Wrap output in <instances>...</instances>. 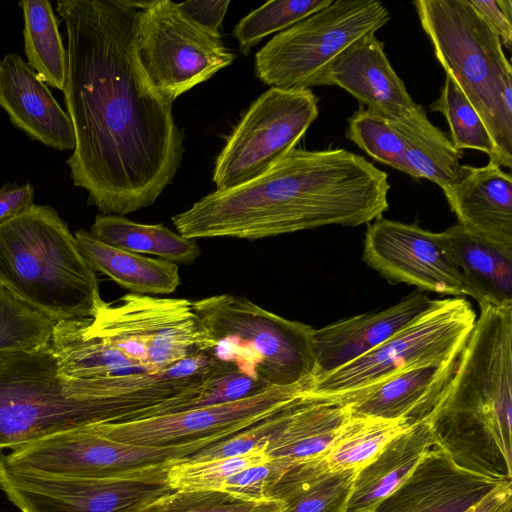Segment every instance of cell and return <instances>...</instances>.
Wrapping results in <instances>:
<instances>
[{"label":"cell","mask_w":512,"mask_h":512,"mask_svg":"<svg viewBox=\"0 0 512 512\" xmlns=\"http://www.w3.org/2000/svg\"><path fill=\"white\" fill-rule=\"evenodd\" d=\"M389 122L402 137L415 179H428L443 189L462 176L463 152L455 148L448 133L430 122L425 110L409 121Z\"/></svg>","instance_id":"obj_29"},{"label":"cell","mask_w":512,"mask_h":512,"mask_svg":"<svg viewBox=\"0 0 512 512\" xmlns=\"http://www.w3.org/2000/svg\"><path fill=\"white\" fill-rule=\"evenodd\" d=\"M413 5L435 56L485 124L496 165L512 168V67L495 31L468 0Z\"/></svg>","instance_id":"obj_5"},{"label":"cell","mask_w":512,"mask_h":512,"mask_svg":"<svg viewBox=\"0 0 512 512\" xmlns=\"http://www.w3.org/2000/svg\"><path fill=\"white\" fill-rule=\"evenodd\" d=\"M333 0H274L244 16L234 27L240 52L251 49L272 33L282 32L307 16L329 6Z\"/></svg>","instance_id":"obj_35"},{"label":"cell","mask_w":512,"mask_h":512,"mask_svg":"<svg viewBox=\"0 0 512 512\" xmlns=\"http://www.w3.org/2000/svg\"><path fill=\"white\" fill-rule=\"evenodd\" d=\"M357 472H322L307 462L291 465L267 498L285 504L283 512H347Z\"/></svg>","instance_id":"obj_27"},{"label":"cell","mask_w":512,"mask_h":512,"mask_svg":"<svg viewBox=\"0 0 512 512\" xmlns=\"http://www.w3.org/2000/svg\"><path fill=\"white\" fill-rule=\"evenodd\" d=\"M285 504L280 500L265 499L251 512H283Z\"/></svg>","instance_id":"obj_44"},{"label":"cell","mask_w":512,"mask_h":512,"mask_svg":"<svg viewBox=\"0 0 512 512\" xmlns=\"http://www.w3.org/2000/svg\"><path fill=\"white\" fill-rule=\"evenodd\" d=\"M318 113V98L311 89L271 87L261 94L216 158V190L240 186L267 171L295 148Z\"/></svg>","instance_id":"obj_13"},{"label":"cell","mask_w":512,"mask_h":512,"mask_svg":"<svg viewBox=\"0 0 512 512\" xmlns=\"http://www.w3.org/2000/svg\"><path fill=\"white\" fill-rule=\"evenodd\" d=\"M476 319L466 299H439L431 310L375 349L314 378L307 392L344 394L371 386L414 365L446 361L461 354Z\"/></svg>","instance_id":"obj_10"},{"label":"cell","mask_w":512,"mask_h":512,"mask_svg":"<svg viewBox=\"0 0 512 512\" xmlns=\"http://www.w3.org/2000/svg\"><path fill=\"white\" fill-rule=\"evenodd\" d=\"M0 283L56 321L93 318L106 303L74 234L50 205L0 226Z\"/></svg>","instance_id":"obj_4"},{"label":"cell","mask_w":512,"mask_h":512,"mask_svg":"<svg viewBox=\"0 0 512 512\" xmlns=\"http://www.w3.org/2000/svg\"><path fill=\"white\" fill-rule=\"evenodd\" d=\"M230 435L182 443L147 446L110 438L89 424L46 436L3 455L13 467L72 477H104L144 465L191 456Z\"/></svg>","instance_id":"obj_14"},{"label":"cell","mask_w":512,"mask_h":512,"mask_svg":"<svg viewBox=\"0 0 512 512\" xmlns=\"http://www.w3.org/2000/svg\"><path fill=\"white\" fill-rule=\"evenodd\" d=\"M309 385L268 387L238 400L124 423H96L110 438L137 445L162 446L214 435H234L274 414Z\"/></svg>","instance_id":"obj_15"},{"label":"cell","mask_w":512,"mask_h":512,"mask_svg":"<svg viewBox=\"0 0 512 512\" xmlns=\"http://www.w3.org/2000/svg\"><path fill=\"white\" fill-rule=\"evenodd\" d=\"M429 108L445 117L455 148L478 150L488 155L490 163L496 164L495 146L485 124L449 74H446L440 97Z\"/></svg>","instance_id":"obj_34"},{"label":"cell","mask_w":512,"mask_h":512,"mask_svg":"<svg viewBox=\"0 0 512 512\" xmlns=\"http://www.w3.org/2000/svg\"><path fill=\"white\" fill-rule=\"evenodd\" d=\"M270 459L266 448L253 450L240 456L203 461L182 458L172 461L169 465L167 482L174 491L222 492L224 483L230 477Z\"/></svg>","instance_id":"obj_33"},{"label":"cell","mask_w":512,"mask_h":512,"mask_svg":"<svg viewBox=\"0 0 512 512\" xmlns=\"http://www.w3.org/2000/svg\"><path fill=\"white\" fill-rule=\"evenodd\" d=\"M290 466L286 461L271 458L230 477L222 492L248 501L268 499L270 490Z\"/></svg>","instance_id":"obj_39"},{"label":"cell","mask_w":512,"mask_h":512,"mask_svg":"<svg viewBox=\"0 0 512 512\" xmlns=\"http://www.w3.org/2000/svg\"><path fill=\"white\" fill-rule=\"evenodd\" d=\"M433 445L427 422L415 424L392 439L357 472L347 512H374L410 476Z\"/></svg>","instance_id":"obj_25"},{"label":"cell","mask_w":512,"mask_h":512,"mask_svg":"<svg viewBox=\"0 0 512 512\" xmlns=\"http://www.w3.org/2000/svg\"><path fill=\"white\" fill-rule=\"evenodd\" d=\"M141 63L169 102L229 66L235 54L170 0L147 1L135 18Z\"/></svg>","instance_id":"obj_12"},{"label":"cell","mask_w":512,"mask_h":512,"mask_svg":"<svg viewBox=\"0 0 512 512\" xmlns=\"http://www.w3.org/2000/svg\"><path fill=\"white\" fill-rule=\"evenodd\" d=\"M0 107L11 124L31 140L59 151L74 150L75 135L68 113L18 53L0 59Z\"/></svg>","instance_id":"obj_21"},{"label":"cell","mask_w":512,"mask_h":512,"mask_svg":"<svg viewBox=\"0 0 512 512\" xmlns=\"http://www.w3.org/2000/svg\"><path fill=\"white\" fill-rule=\"evenodd\" d=\"M171 461L104 477H72L19 469L0 455V490L21 512H128L167 494Z\"/></svg>","instance_id":"obj_11"},{"label":"cell","mask_w":512,"mask_h":512,"mask_svg":"<svg viewBox=\"0 0 512 512\" xmlns=\"http://www.w3.org/2000/svg\"><path fill=\"white\" fill-rule=\"evenodd\" d=\"M192 306L219 362L266 386H310L316 368L314 328L231 294L205 297Z\"/></svg>","instance_id":"obj_6"},{"label":"cell","mask_w":512,"mask_h":512,"mask_svg":"<svg viewBox=\"0 0 512 512\" xmlns=\"http://www.w3.org/2000/svg\"><path fill=\"white\" fill-rule=\"evenodd\" d=\"M456 373L429 421L435 447L512 480V303H480Z\"/></svg>","instance_id":"obj_3"},{"label":"cell","mask_w":512,"mask_h":512,"mask_svg":"<svg viewBox=\"0 0 512 512\" xmlns=\"http://www.w3.org/2000/svg\"><path fill=\"white\" fill-rule=\"evenodd\" d=\"M509 482L463 466L433 446L374 512H467Z\"/></svg>","instance_id":"obj_17"},{"label":"cell","mask_w":512,"mask_h":512,"mask_svg":"<svg viewBox=\"0 0 512 512\" xmlns=\"http://www.w3.org/2000/svg\"><path fill=\"white\" fill-rule=\"evenodd\" d=\"M90 268L107 275L121 287L139 295L173 293L181 283L177 264L121 250L95 239L85 229L74 234Z\"/></svg>","instance_id":"obj_26"},{"label":"cell","mask_w":512,"mask_h":512,"mask_svg":"<svg viewBox=\"0 0 512 512\" xmlns=\"http://www.w3.org/2000/svg\"><path fill=\"white\" fill-rule=\"evenodd\" d=\"M439 299L421 290L398 303L314 329L315 377L334 371L375 349L431 310Z\"/></svg>","instance_id":"obj_20"},{"label":"cell","mask_w":512,"mask_h":512,"mask_svg":"<svg viewBox=\"0 0 512 512\" xmlns=\"http://www.w3.org/2000/svg\"><path fill=\"white\" fill-rule=\"evenodd\" d=\"M260 502L244 500L224 492L171 491L128 512H251Z\"/></svg>","instance_id":"obj_37"},{"label":"cell","mask_w":512,"mask_h":512,"mask_svg":"<svg viewBox=\"0 0 512 512\" xmlns=\"http://www.w3.org/2000/svg\"><path fill=\"white\" fill-rule=\"evenodd\" d=\"M328 85L346 90L360 106L389 120L409 121L424 110L412 100L375 33L360 38L338 56L326 75Z\"/></svg>","instance_id":"obj_19"},{"label":"cell","mask_w":512,"mask_h":512,"mask_svg":"<svg viewBox=\"0 0 512 512\" xmlns=\"http://www.w3.org/2000/svg\"><path fill=\"white\" fill-rule=\"evenodd\" d=\"M475 11L487 22L499 37L502 46L511 49L512 1L468 0Z\"/></svg>","instance_id":"obj_40"},{"label":"cell","mask_w":512,"mask_h":512,"mask_svg":"<svg viewBox=\"0 0 512 512\" xmlns=\"http://www.w3.org/2000/svg\"><path fill=\"white\" fill-rule=\"evenodd\" d=\"M110 378L153 375L211 351L214 342L192 301L128 293L88 320Z\"/></svg>","instance_id":"obj_7"},{"label":"cell","mask_w":512,"mask_h":512,"mask_svg":"<svg viewBox=\"0 0 512 512\" xmlns=\"http://www.w3.org/2000/svg\"><path fill=\"white\" fill-rule=\"evenodd\" d=\"M24 52L27 64L52 88L63 91L68 57L59 21L50 1L22 0Z\"/></svg>","instance_id":"obj_31"},{"label":"cell","mask_w":512,"mask_h":512,"mask_svg":"<svg viewBox=\"0 0 512 512\" xmlns=\"http://www.w3.org/2000/svg\"><path fill=\"white\" fill-rule=\"evenodd\" d=\"M177 4L183 14L194 23L216 36H221L220 27L230 4L229 0L187 1Z\"/></svg>","instance_id":"obj_41"},{"label":"cell","mask_w":512,"mask_h":512,"mask_svg":"<svg viewBox=\"0 0 512 512\" xmlns=\"http://www.w3.org/2000/svg\"><path fill=\"white\" fill-rule=\"evenodd\" d=\"M34 187L6 183L0 188V226L15 218L34 205Z\"/></svg>","instance_id":"obj_42"},{"label":"cell","mask_w":512,"mask_h":512,"mask_svg":"<svg viewBox=\"0 0 512 512\" xmlns=\"http://www.w3.org/2000/svg\"><path fill=\"white\" fill-rule=\"evenodd\" d=\"M512 483H506L488 494L467 512H511Z\"/></svg>","instance_id":"obj_43"},{"label":"cell","mask_w":512,"mask_h":512,"mask_svg":"<svg viewBox=\"0 0 512 512\" xmlns=\"http://www.w3.org/2000/svg\"><path fill=\"white\" fill-rule=\"evenodd\" d=\"M350 416L338 400L305 391L280 411L266 452L290 465L315 459L330 448Z\"/></svg>","instance_id":"obj_23"},{"label":"cell","mask_w":512,"mask_h":512,"mask_svg":"<svg viewBox=\"0 0 512 512\" xmlns=\"http://www.w3.org/2000/svg\"><path fill=\"white\" fill-rule=\"evenodd\" d=\"M56 11L67 37L70 178L103 214L148 207L176 175L184 137L139 58L138 10L128 0H58Z\"/></svg>","instance_id":"obj_1"},{"label":"cell","mask_w":512,"mask_h":512,"mask_svg":"<svg viewBox=\"0 0 512 512\" xmlns=\"http://www.w3.org/2000/svg\"><path fill=\"white\" fill-rule=\"evenodd\" d=\"M363 260L389 282L418 290L464 298V278L439 233L379 217L365 233Z\"/></svg>","instance_id":"obj_16"},{"label":"cell","mask_w":512,"mask_h":512,"mask_svg":"<svg viewBox=\"0 0 512 512\" xmlns=\"http://www.w3.org/2000/svg\"><path fill=\"white\" fill-rule=\"evenodd\" d=\"M458 224L512 250V178L501 167L465 165L462 176L442 189Z\"/></svg>","instance_id":"obj_22"},{"label":"cell","mask_w":512,"mask_h":512,"mask_svg":"<svg viewBox=\"0 0 512 512\" xmlns=\"http://www.w3.org/2000/svg\"><path fill=\"white\" fill-rule=\"evenodd\" d=\"M439 234L464 278L468 296L479 304L512 303V250L485 240L459 224Z\"/></svg>","instance_id":"obj_24"},{"label":"cell","mask_w":512,"mask_h":512,"mask_svg":"<svg viewBox=\"0 0 512 512\" xmlns=\"http://www.w3.org/2000/svg\"><path fill=\"white\" fill-rule=\"evenodd\" d=\"M104 422L100 406L85 397V382L60 374L50 344L0 352V450Z\"/></svg>","instance_id":"obj_8"},{"label":"cell","mask_w":512,"mask_h":512,"mask_svg":"<svg viewBox=\"0 0 512 512\" xmlns=\"http://www.w3.org/2000/svg\"><path fill=\"white\" fill-rule=\"evenodd\" d=\"M414 425L405 419L387 420L351 415L330 448L306 462L323 472H358L392 439Z\"/></svg>","instance_id":"obj_30"},{"label":"cell","mask_w":512,"mask_h":512,"mask_svg":"<svg viewBox=\"0 0 512 512\" xmlns=\"http://www.w3.org/2000/svg\"><path fill=\"white\" fill-rule=\"evenodd\" d=\"M283 408L250 427L201 449L191 456L186 457V459L190 461H203L215 458L234 457L249 453L253 450L266 448L268 439L277 425L280 411Z\"/></svg>","instance_id":"obj_38"},{"label":"cell","mask_w":512,"mask_h":512,"mask_svg":"<svg viewBox=\"0 0 512 512\" xmlns=\"http://www.w3.org/2000/svg\"><path fill=\"white\" fill-rule=\"evenodd\" d=\"M56 322L0 283V352L48 346Z\"/></svg>","instance_id":"obj_32"},{"label":"cell","mask_w":512,"mask_h":512,"mask_svg":"<svg viewBox=\"0 0 512 512\" xmlns=\"http://www.w3.org/2000/svg\"><path fill=\"white\" fill-rule=\"evenodd\" d=\"M385 171L342 148H293L257 178L216 190L171 220L185 238L256 240L326 225L359 226L388 210Z\"/></svg>","instance_id":"obj_2"},{"label":"cell","mask_w":512,"mask_h":512,"mask_svg":"<svg viewBox=\"0 0 512 512\" xmlns=\"http://www.w3.org/2000/svg\"><path fill=\"white\" fill-rule=\"evenodd\" d=\"M390 19L380 1L333 0L267 42L255 55V76L266 85L283 89L325 86L338 56Z\"/></svg>","instance_id":"obj_9"},{"label":"cell","mask_w":512,"mask_h":512,"mask_svg":"<svg viewBox=\"0 0 512 512\" xmlns=\"http://www.w3.org/2000/svg\"><path fill=\"white\" fill-rule=\"evenodd\" d=\"M346 138L374 160L415 179L406 158L402 137L382 115L360 106L348 119Z\"/></svg>","instance_id":"obj_36"},{"label":"cell","mask_w":512,"mask_h":512,"mask_svg":"<svg viewBox=\"0 0 512 512\" xmlns=\"http://www.w3.org/2000/svg\"><path fill=\"white\" fill-rule=\"evenodd\" d=\"M89 232L109 246L152 254L175 264H192L201 252L195 239L185 238L163 224L137 223L122 215H97Z\"/></svg>","instance_id":"obj_28"},{"label":"cell","mask_w":512,"mask_h":512,"mask_svg":"<svg viewBox=\"0 0 512 512\" xmlns=\"http://www.w3.org/2000/svg\"><path fill=\"white\" fill-rule=\"evenodd\" d=\"M460 356L414 365L371 386L326 396L338 400L353 416L429 423L456 373Z\"/></svg>","instance_id":"obj_18"}]
</instances>
